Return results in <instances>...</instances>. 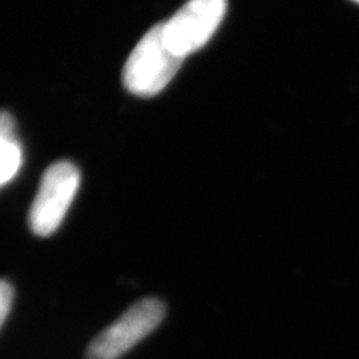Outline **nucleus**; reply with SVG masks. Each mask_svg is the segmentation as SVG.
<instances>
[{"label":"nucleus","mask_w":359,"mask_h":359,"mask_svg":"<svg viewBox=\"0 0 359 359\" xmlns=\"http://www.w3.org/2000/svg\"><path fill=\"white\" fill-rule=\"evenodd\" d=\"M182 57L170 51L164 39V23L152 27L129 55L123 71L126 88L137 96H154L177 74Z\"/></svg>","instance_id":"obj_1"},{"label":"nucleus","mask_w":359,"mask_h":359,"mask_svg":"<svg viewBox=\"0 0 359 359\" xmlns=\"http://www.w3.org/2000/svg\"><path fill=\"white\" fill-rule=\"evenodd\" d=\"M80 180V170L69 161L55 163L44 172L28 213V226L34 234L48 237L60 228Z\"/></svg>","instance_id":"obj_2"},{"label":"nucleus","mask_w":359,"mask_h":359,"mask_svg":"<svg viewBox=\"0 0 359 359\" xmlns=\"http://www.w3.org/2000/svg\"><path fill=\"white\" fill-rule=\"evenodd\" d=\"M167 314L165 304L157 298L136 302L111 326L95 337L86 359H118L157 329Z\"/></svg>","instance_id":"obj_3"},{"label":"nucleus","mask_w":359,"mask_h":359,"mask_svg":"<svg viewBox=\"0 0 359 359\" xmlns=\"http://www.w3.org/2000/svg\"><path fill=\"white\" fill-rule=\"evenodd\" d=\"M226 13V0H189L164 23V39L170 51L185 57L203 48Z\"/></svg>","instance_id":"obj_4"},{"label":"nucleus","mask_w":359,"mask_h":359,"mask_svg":"<svg viewBox=\"0 0 359 359\" xmlns=\"http://www.w3.org/2000/svg\"><path fill=\"white\" fill-rule=\"evenodd\" d=\"M0 145H1V169L0 182L1 187L7 185L18 175L22 167V147L16 139L15 127L11 115L7 112L1 114L0 120Z\"/></svg>","instance_id":"obj_5"},{"label":"nucleus","mask_w":359,"mask_h":359,"mask_svg":"<svg viewBox=\"0 0 359 359\" xmlns=\"http://www.w3.org/2000/svg\"><path fill=\"white\" fill-rule=\"evenodd\" d=\"M15 299V289L13 285L3 280L0 285V323L4 325Z\"/></svg>","instance_id":"obj_6"},{"label":"nucleus","mask_w":359,"mask_h":359,"mask_svg":"<svg viewBox=\"0 0 359 359\" xmlns=\"http://www.w3.org/2000/svg\"><path fill=\"white\" fill-rule=\"evenodd\" d=\"M354 1H357V3H359V0H354Z\"/></svg>","instance_id":"obj_7"}]
</instances>
